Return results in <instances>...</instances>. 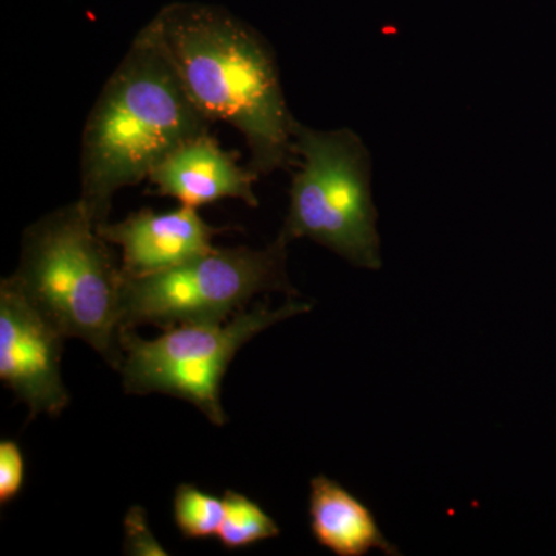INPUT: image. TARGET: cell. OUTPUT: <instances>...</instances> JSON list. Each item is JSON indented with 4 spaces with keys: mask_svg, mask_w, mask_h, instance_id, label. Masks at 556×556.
<instances>
[{
    "mask_svg": "<svg viewBox=\"0 0 556 556\" xmlns=\"http://www.w3.org/2000/svg\"><path fill=\"white\" fill-rule=\"evenodd\" d=\"M190 100L239 130L258 177L298 166L292 124L268 40L219 7L177 2L149 22Z\"/></svg>",
    "mask_w": 556,
    "mask_h": 556,
    "instance_id": "cell-1",
    "label": "cell"
},
{
    "mask_svg": "<svg viewBox=\"0 0 556 556\" xmlns=\"http://www.w3.org/2000/svg\"><path fill=\"white\" fill-rule=\"evenodd\" d=\"M149 25L102 87L80 141L79 204L108 222L116 193L148 179L179 146L211 131Z\"/></svg>",
    "mask_w": 556,
    "mask_h": 556,
    "instance_id": "cell-2",
    "label": "cell"
},
{
    "mask_svg": "<svg viewBox=\"0 0 556 556\" xmlns=\"http://www.w3.org/2000/svg\"><path fill=\"white\" fill-rule=\"evenodd\" d=\"M79 201L28 226L11 276L67 339H80L121 368L123 269Z\"/></svg>",
    "mask_w": 556,
    "mask_h": 556,
    "instance_id": "cell-3",
    "label": "cell"
},
{
    "mask_svg": "<svg viewBox=\"0 0 556 556\" xmlns=\"http://www.w3.org/2000/svg\"><path fill=\"white\" fill-rule=\"evenodd\" d=\"M292 141L299 170L278 236L314 241L356 268H382L367 146L353 130H316L298 119Z\"/></svg>",
    "mask_w": 556,
    "mask_h": 556,
    "instance_id": "cell-4",
    "label": "cell"
},
{
    "mask_svg": "<svg viewBox=\"0 0 556 556\" xmlns=\"http://www.w3.org/2000/svg\"><path fill=\"white\" fill-rule=\"evenodd\" d=\"M288 244L278 236L263 249L214 248L175 268L123 276L121 329L223 324L263 292L295 295L287 273Z\"/></svg>",
    "mask_w": 556,
    "mask_h": 556,
    "instance_id": "cell-5",
    "label": "cell"
},
{
    "mask_svg": "<svg viewBox=\"0 0 556 556\" xmlns=\"http://www.w3.org/2000/svg\"><path fill=\"white\" fill-rule=\"evenodd\" d=\"M309 303L288 300L270 309L257 303L223 324L179 325L153 340L121 329L124 388L130 394L163 393L195 405L214 426L228 422L219 388L241 346L278 321L309 313Z\"/></svg>",
    "mask_w": 556,
    "mask_h": 556,
    "instance_id": "cell-6",
    "label": "cell"
},
{
    "mask_svg": "<svg viewBox=\"0 0 556 556\" xmlns=\"http://www.w3.org/2000/svg\"><path fill=\"white\" fill-rule=\"evenodd\" d=\"M60 328L27 299L13 278L0 283V380L27 404L30 417L60 416L70 404L61 376Z\"/></svg>",
    "mask_w": 556,
    "mask_h": 556,
    "instance_id": "cell-7",
    "label": "cell"
},
{
    "mask_svg": "<svg viewBox=\"0 0 556 556\" xmlns=\"http://www.w3.org/2000/svg\"><path fill=\"white\" fill-rule=\"evenodd\" d=\"M223 230L185 204L167 212L141 208L118 223L98 226L102 239L121 248L124 277L150 276L199 257L215 248L212 241Z\"/></svg>",
    "mask_w": 556,
    "mask_h": 556,
    "instance_id": "cell-8",
    "label": "cell"
},
{
    "mask_svg": "<svg viewBox=\"0 0 556 556\" xmlns=\"http://www.w3.org/2000/svg\"><path fill=\"white\" fill-rule=\"evenodd\" d=\"M148 179L159 195L172 197L185 206L199 208L225 199L258 206L254 189L258 175L241 166L237 153L223 149L211 131L179 146Z\"/></svg>",
    "mask_w": 556,
    "mask_h": 556,
    "instance_id": "cell-9",
    "label": "cell"
},
{
    "mask_svg": "<svg viewBox=\"0 0 556 556\" xmlns=\"http://www.w3.org/2000/svg\"><path fill=\"white\" fill-rule=\"evenodd\" d=\"M309 521L317 543L338 556H364L371 551L399 555L372 511L350 490L324 475L311 481Z\"/></svg>",
    "mask_w": 556,
    "mask_h": 556,
    "instance_id": "cell-10",
    "label": "cell"
},
{
    "mask_svg": "<svg viewBox=\"0 0 556 556\" xmlns=\"http://www.w3.org/2000/svg\"><path fill=\"white\" fill-rule=\"evenodd\" d=\"M225 515L218 540L228 548H240L280 535V527L254 501L233 490L223 496Z\"/></svg>",
    "mask_w": 556,
    "mask_h": 556,
    "instance_id": "cell-11",
    "label": "cell"
},
{
    "mask_svg": "<svg viewBox=\"0 0 556 556\" xmlns=\"http://www.w3.org/2000/svg\"><path fill=\"white\" fill-rule=\"evenodd\" d=\"M225 515L223 497H215L192 484L177 486L174 518L179 532L188 540H206L218 535Z\"/></svg>",
    "mask_w": 556,
    "mask_h": 556,
    "instance_id": "cell-12",
    "label": "cell"
},
{
    "mask_svg": "<svg viewBox=\"0 0 556 556\" xmlns=\"http://www.w3.org/2000/svg\"><path fill=\"white\" fill-rule=\"evenodd\" d=\"M25 479V460L20 445L3 439L0 442V504L7 506L20 495Z\"/></svg>",
    "mask_w": 556,
    "mask_h": 556,
    "instance_id": "cell-13",
    "label": "cell"
},
{
    "mask_svg": "<svg viewBox=\"0 0 556 556\" xmlns=\"http://www.w3.org/2000/svg\"><path fill=\"white\" fill-rule=\"evenodd\" d=\"M124 530H126V544H124V548H126L127 555H167L166 548L161 546L152 530H150L146 511L141 507H131L127 511Z\"/></svg>",
    "mask_w": 556,
    "mask_h": 556,
    "instance_id": "cell-14",
    "label": "cell"
}]
</instances>
